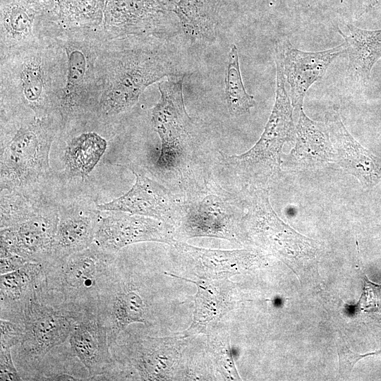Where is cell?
I'll return each mask as SVG.
<instances>
[{"label": "cell", "instance_id": "1", "mask_svg": "<svg viewBox=\"0 0 381 381\" xmlns=\"http://www.w3.org/2000/svg\"><path fill=\"white\" fill-rule=\"evenodd\" d=\"M157 37L106 41L99 58L97 99L91 117L110 121L130 110L148 86L181 73Z\"/></svg>", "mask_w": 381, "mask_h": 381}, {"label": "cell", "instance_id": "2", "mask_svg": "<svg viewBox=\"0 0 381 381\" xmlns=\"http://www.w3.org/2000/svg\"><path fill=\"white\" fill-rule=\"evenodd\" d=\"M66 73V54L54 37L0 56L1 116L57 117Z\"/></svg>", "mask_w": 381, "mask_h": 381}, {"label": "cell", "instance_id": "3", "mask_svg": "<svg viewBox=\"0 0 381 381\" xmlns=\"http://www.w3.org/2000/svg\"><path fill=\"white\" fill-rule=\"evenodd\" d=\"M59 130L55 116H1V190L40 193L51 174L50 149Z\"/></svg>", "mask_w": 381, "mask_h": 381}, {"label": "cell", "instance_id": "4", "mask_svg": "<svg viewBox=\"0 0 381 381\" xmlns=\"http://www.w3.org/2000/svg\"><path fill=\"white\" fill-rule=\"evenodd\" d=\"M242 217L243 241L268 251L286 264L301 284L319 279L318 263L321 243L284 223L273 210L265 188L252 187Z\"/></svg>", "mask_w": 381, "mask_h": 381}, {"label": "cell", "instance_id": "5", "mask_svg": "<svg viewBox=\"0 0 381 381\" xmlns=\"http://www.w3.org/2000/svg\"><path fill=\"white\" fill-rule=\"evenodd\" d=\"M53 37L66 60L65 84L56 107L64 130L92 116L98 94L99 58L108 39L102 27L64 32Z\"/></svg>", "mask_w": 381, "mask_h": 381}, {"label": "cell", "instance_id": "6", "mask_svg": "<svg viewBox=\"0 0 381 381\" xmlns=\"http://www.w3.org/2000/svg\"><path fill=\"white\" fill-rule=\"evenodd\" d=\"M116 258L92 243L65 258L48 260L42 263L40 292L54 304L97 313L100 292Z\"/></svg>", "mask_w": 381, "mask_h": 381}, {"label": "cell", "instance_id": "7", "mask_svg": "<svg viewBox=\"0 0 381 381\" xmlns=\"http://www.w3.org/2000/svg\"><path fill=\"white\" fill-rule=\"evenodd\" d=\"M275 62V102L262 135L247 152L224 159L226 166L251 187L265 188L276 177L280 171L283 146L295 138L294 107L286 89L282 61L277 53Z\"/></svg>", "mask_w": 381, "mask_h": 381}, {"label": "cell", "instance_id": "8", "mask_svg": "<svg viewBox=\"0 0 381 381\" xmlns=\"http://www.w3.org/2000/svg\"><path fill=\"white\" fill-rule=\"evenodd\" d=\"M82 314L49 302L37 288L24 310V335L13 351L23 380H33L47 354L66 341Z\"/></svg>", "mask_w": 381, "mask_h": 381}, {"label": "cell", "instance_id": "9", "mask_svg": "<svg viewBox=\"0 0 381 381\" xmlns=\"http://www.w3.org/2000/svg\"><path fill=\"white\" fill-rule=\"evenodd\" d=\"M184 73L171 75L158 84L159 102L152 109V123L161 141L156 167L166 170L182 154L191 126L183 96Z\"/></svg>", "mask_w": 381, "mask_h": 381}, {"label": "cell", "instance_id": "10", "mask_svg": "<svg viewBox=\"0 0 381 381\" xmlns=\"http://www.w3.org/2000/svg\"><path fill=\"white\" fill-rule=\"evenodd\" d=\"M97 313L107 329L110 349L129 325L149 323L148 306L144 296L138 286L119 268L116 259L100 292Z\"/></svg>", "mask_w": 381, "mask_h": 381}, {"label": "cell", "instance_id": "11", "mask_svg": "<svg viewBox=\"0 0 381 381\" xmlns=\"http://www.w3.org/2000/svg\"><path fill=\"white\" fill-rule=\"evenodd\" d=\"M99 219L93 243L99 248L116 254L136 243L155 241L173 244L175 231L162 220L121 211H107Z\"/></svg>", "mask_w": 381, "mask_h": 381}, {"label": "cell", "instance_id": "12", "mask_svg": "<svg viewBox=\"0 0 381 381\" xmlns=\"http://www.w3.org/2000/svg\"><path fill=\"white\" fill-rule=\"evenodd\" d=\"M172 343V338L130 334L125 341L118 339L111 351L117 365L132 367L140 380H169L179 355Z\"/></svg>", "mask_w": 381, "mask_h": 381}, {"label": "cell", "instance_id": "13", "mask_svg": "<svg viewBox=\"0 0 381 381\" xmlns=\"http://www.w3.org/2000/svg\"><path fill=\"white\" fill-rule=\"evenodd\" d=\"M58 222V207L49 201L30 218L1 228V247L28 261L44 263L52 256Z\"/></svg>", "mask_w": 381, "mask_h": 381}, {"label": "cell", "instance_id": "14", "mask_svg": "<svg viewBox=\"0 0 381 381\" xmlns=\"http://www.w3.org/2000/svg\"><path fill=\"white\" fill-rule=\"evenodd\" d=\"M275 53L281 57L290 99L294 110L303 108L304 97L310 86L322 79L331 63L346 53L345 43L319 52H306L294 47L288 40L275 43Z\"/></svg>", "mask_w": 381, "mask_h": 381}, {"label": "cell", "instance_id": "15", "mask_svg": "<svg viewBox=\"0 0 381 381\" xmlns=\"http://www.w3.org/2000/svg\"><path fill=\"white\" fill-rule=\"evenodd\" d=\"M128 167L135 176L131 188L119 198L97 205V209L146 216L171 225L179 219L182 207H179L171 192L133 165Z\"/></svg>", "mask_w": 381, "mask_h": 381}, {"label": "cell", "instance_id": "16", "mask_svg": "<svg viewBox=\"0 0 381 381\" xmlns=\"http://www.w3.org/2000/svg\"><path fill=\"white\" fill-rule=\"evenodd\" d=\"M68 339L73 354L88 373V380H114L116 362L107 329L97 313L83 312Z\"/></svg>", "mask_w": 381, "mask_h": 381}, {"label": "cell", "instance_id": "17", "mask_svg": "<svg viewBox=\"0 0 381 381\" xmlns=\"http://www.w3.org/2000/svg\"><path fill=\"white\" fill-rule=\"evenodd\" d=\"M241 218L231 205L215 195L182 207L179 230L187 238L210 236L241 241Z\"/></svg>", "mask_w": 381, "mask_h": 381}, {"label": "cell", "instance_id": "18", "mask_svg": "<svg viewBox=\"0 0 381 381\" xmlns=\"http://www.w3.org/2000/svg\"><path fill=\"white\" fill-rule=\"evenodd\" d=\"M334 159L346 172L366 187H373L381 179V159L363 147L347 131L336 107L325 114Z\"/></svg>", "mask_w": 381, "mask_h": 381}, {"label": "cell", "instance_id": "19", "mask_svg": "<svg viewBox=\"0 0 381 381\" xmlns=\"http://www.w3.org/2000/svg\"><path fill=\"white\" fill-rule=\"evenodd\" d=\"M0 56H6L52 37L43 11L20 0L7 1L1 6Z\"/></svg>", "mask_w": 381, "mask_h": 381}, {"label": "cell", "instance_id": "20", "mask_svg": "<svg viewBox=\"0 0 381 381\" xmlns=\"http://www.w3.org/2000/svg\"><path fill=\"white\" fill-rule=\"evenodd\" d=\"M58 209L59 222L49 260H61L90 247L100 217L97 207L73 204Z\"/></svg>", "mask_w": 381, "mask_h": 381}, {"label": "cell", "instance_id": "21", "mask_svg": "<svg viewBox=\"0 0 381 381\" xmlns=\"http://www.w3.org/2000/svg\"><path fill=\"white\" fill-rule=\"evenodd\" d=\"M173 245L183 258L194 265L196 273L207 279H218L222 274H240L253 267L260 260L254 250L205 249L176 241Z\"/></svg>", "mask_w": 381, "mask_h": 381}, {"label": "cell", "instance_id": "22", "mask_svg": "<svg viewBox=\"0 0 381 381\" xmlns=\"http://www.w3.org/2000/svg\"><path fill=\"white\" fill-rule=\"evenodd\" d=\"M295 111L298 115L296 143L289 162L293 167L311 169L333 162V149L325 123L308 118L303 108Z\"/></svg>", "mask_w": 381, "mask_h": 381}, {"label": "cell", "instance_id": "23", "mask_svg": "<svg viewBox=\"0 0 381 381\" xmlns=\"http://www.w3.org/2000/svg\"><path fill=\"white\" fill-rule=\"evenodd\" d=\"M42 278V263L30 261L13 272L1 274V319L21 324L24 310Z\"/></svg>", "mask_w": 381, "mask_h": 381}, {"label": "cell", "instance_id": "24", "mask_svg": "<svg viewBox=\"0 0 381 381\" xmlns=\"http://www.w3.org/2000/svg\"><path fill=\"white\" fill-rule=\"evenodd\" d=\"M167 275L195 284L198 291L195 298L193 320L189 328L181 333V338L205 332L211 322L222 316L230 308V289L226 282L214 279L193 281L165 272Z\"/></svg>", "mask_w": 381, "mask_h": 381}, {"label": "cell", "instance_id": "25", "mask_svg": "<svg viewBox=\"0 0 381 381\" xmlns=\"http://www.w3.org/2000/svg\"><path fill=\"white\" fill-rule=\"evenodd\" d=\"M43 16L52 37L64 32L100 28L103 23L97 0H57Z\"/></svg>", "mask_w": 381, "mask_h": 381}, {"label": "cell", "instance_id": "26", "mask_svg": "<svg viewBox=\"0 0 381 381\" xmlns=\"http://www.w3.org/2000/svg\"><path fill=\"white\" fill-rule=\"evenodd\" d=\"M348 34L339 30L349 55V73L355 79L367 82L375 64L381 58V29L365 30L346 25Z\"/></svg>", "mask_w": 381, "mask_h": 381}, {"label": "cell", "instance_id": "27", "mask_svg": "<svg viewBox=\"0 0 381 381\" xmlns=\"http://www.w3.org/2000/svg\"><path fill=\"white\" fill-rule=\"evenodd\" d=\"M107 147L106 140L94 132L80 133L66 144L64 152L66 174L85 179L99 162Z\"/></svg>", "mask_w": 381, "mask_h": 381}, {"label": "cell", "instance_id": "28", "mask_svg": "<svg viewBox=\"0 0 381 381\" xmlns=\"http://www.w3.org/2000/svg\"><path fill=\"white\" fill-rule=\"evenodd\" d=\"M173 11L192 40L212 42L215 36L213 0H179Z\"/></svg>", "mask_w": 381, "mask_h": 381}, {"label": "cell", "instance_id": "29", "mask_svg": "<svg viewBox=\"0 0 381 381\" xmlns=\"http://www.w3.org/2000/svg\"><path fill=\"white\" fill-rule=\"evenodd\" d=\"M49 201L42 193L1 190V228L11 226L30 218Z\"/></svg>", "mask_w": 381, "mask_h": 381}, {"label": "cell", "instance_id": "30", "mask_svg": "<svg viewBox=\"0 0 381 381\" xmlns=\"http://www.w3.org/2000/svg\"><path fill=\"white\" fill-rule=\"evenodd\" d=\"M225 95L229 111L234 116L248 113L255 104L254 97L246 92L243 85L236 44L231 45L228 55L225 73Z\"/></svg>", "mask_w": 381, "mask_h": 381}, {"label": "cell", "instance_id": "31", "mask_svg": "<svg viewBox=\"0 0 381 381\" xmlns=\"http://www.w3.org/2000/svg\"><path fill=\"white\" fill-rule=\"evenodd\" d=\"M363 279V289L358 301L348 308L353 315H368L377 319L381 316V284L372 282L365 274Z\"/></svg>", "mask_w": 381, "mask_h": 381}, {"label": "cell", "instance_id": "32", "mask_svg": "<svg viewBox=\"0 0 381 381\" xmlns=\"http://www.w3.org/2000/svg\"><path fill=\"white\" fill-rule=\"evenodd\" d=\"M213 354L218 370L228 380H241L232 358L228 339L215 341L212 344Z\"/></svg>", "mask_w": 381, "mask_h": 381}, {"label": "cell", "instance_id": "33", "mask_svg": "<svg viewBox=\"0 0 381 381\" xmlns=\"http://www.w3.org/2000/svg\"><path fill=\"white\" fill-rule=\"evenodd\" d=\"M1 349H12L20 343L24 327L16 322L1 319Z\"/></svg>", "mask_w": 381, "mask_h": 381}, {"label": "cell", "instance_id": "34", "mask_svg": "<svg viewBox=\"0 0 381 381\" xmlns=\"http://www.w3.org/2000/svg\"><path fill=\"white\" fill-rule=\"evenodd\" d=\"M335 341L339 358V373L342 377H348L354 365L362 358L361 354L352 351L341 334Z\"/></svg>", "mask_w": 381, "mask_h": 381}, {"label": "cell", "instance_id": "35", "mask_svg": "<svg viewBox=\"0 0 381 381\" xmlns=\"http://www.w3.org/2000/svg\"><path fill=\"white\" fill-rule=\"evenodd\" d=\"M11 349H1L0 351V380H23L21 374L14 364Z\"/></svg>", "mask_w": 381, "mask_h": 381}, {"label": "cell", "instance_id": "36", "mask_svg": "<svg viewBox=\"0 0 381 381\" xmlns=\"http://www.w3.org/2000/svg\"><path fill=\"white\" fill-rule=\"evenodd\" d=\"M0 273L1 274L13 272L28 262L22 256L12 253L5 248L1 247Z\"/></svg>", "mask_w": 381, "mask_h": 381}, {"label": "cell", "instance_id": "37", "mask_svg": "<svg viewBox=\"0 0 381 381\" xmlns=\"http://www.w3.org/2000/svg\"><path fill=\"white\" fill-rule=\"evenodd\" d=\"M381 4V0H367L362 12L359 14V18L362 17L365 13L372 11L375 6Z\"/></svg>", "mask_w": 381, "mask_h": 381}, {"label": "cell", "instance_id": "38", "mask_svg": "<svg viewBox=\"0 0 381 381\" xmlns=\"http://www.w3.org/2000/svg\"><path fill=\"white\" fill-rule=\"evenodd\" d=\"M380 353H381V350H379V351H375V352L369 353V356L379 355Z\"/></svg>", "mask_w": 381, "mask_h": 381}, {"label": "cell", "instance_id": "39", "mask_svg": "<svg viewBox=\"0 0 381 381\" xmlns=\"http://www.w3.org/2000/svg\"><path fill=\"white\" fill-rule=\"evenodd\" d=\"M380 354H381V353H380ZM380 354H379V355H380Z\"/></svg>", "mask_w": 381, "mask_h": 381}]
</instances>
